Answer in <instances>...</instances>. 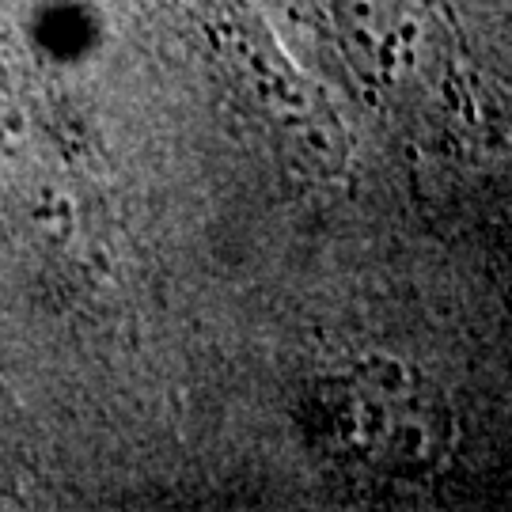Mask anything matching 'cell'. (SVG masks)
Here are the masks:
<instances>
[{
	"label": "cell",
	"mask_w": 512,
	"mask_h": 512,
	"mask_svg": "<svg viewBox=\"0 0 512 512\" xmlns=\"http://www.w3.org/2000/svg\"><path fill=\"white\" fill-rule=\"evenodd\" d=\"M315 418L334 456L384 475L437 467L452 440V414L440 391L395 361H357L327 376Z\"/></svg>",
	"instance_id": "obj_1"
}]
</instances>
